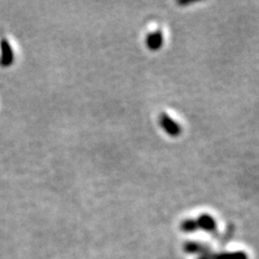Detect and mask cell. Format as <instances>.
I'll use <instances>...</instances> for the list:
<instances>
[{
  "instance_id": "obj_1",
  "label": "cell",
  "mask_w": 259,
  "mask_h": 259,
  "mask_svg": "<svg viewBox=\"0 0 259 259\" xmlns=\"http://www.w3.org/2000/svg\"><path fill=\"white\" fill-rule=\"evenodd\" d=\"M159 123L161 127L163 128V131L169 136L176 137L182 133V128L180 124H178L176 121H174L168 115H166L165 112H162L160 115Z\"/></svg>"
},
{
  "instance_id": "obj_2",
  "label": "cell",
  "mask_w": 259,
  "mask_h": 259,
  "mask_svg": "<svg viewBox=\"0 0 259 259\" xmlns=\"http://www.w3.org/2000/svg\"><path fill=\"white\" fill-rule=\"evenodd\" d=\"M0 65L4 67L10 66L14 61V53L10 42L6 38L0 40Z\"/></svg>"
},
{
  "instance_id": "obj_3",
  "label": "cell",
  "mask_w": 259,
  "mask_h": 259,
  "mask_svg": "<svg viewBox=\"0 0 259 259\" xmlns=\"http://www.w3.org/2000/svg\"><path fill=\"white\" fill-rule=\"evenodd\" d=\"M196 222L198 225V229H202L210 233H215L217 231L216 221L209 214H201Z\"/></svg>"
},
{
  "instance_id": "obj_4",
  "label": "cell",
  "mask_w": 259,
  "mask_h": 259,
  "mask_svg": "<svg viewBox=\"0 0 259 259\" xmlns=\"http://www.w3.org/2000/svg\"><path fill=\"white\" fill-rule=\"evenodd\" d=\"M146 46L151 51H157L163 46V35L160 30H155L149 32L146 37Z\"/></svg>"
},
{
  "instance_id": "obj_5",
  "label": "cell",
  "mask_w": 259,
  "mask_h": 259,
  "mask_svg": "<svg viewBox=\"0 0 259 259\" xmlns=\"http://www.w3.org/2000/svg\"><path fill=\"white\" fill-rule=\"evenodd\" d=\"M184 249L186 250L187 253L190 254H197V253H206V246H204L203 244H201V243L198 242H187L185 243L184 245Z\"/></svg>"
},
{
  "instance_id": "obj_6",
  "label": "cell",
  "mask_w": 259,
  "mask_h": 259,
  "mask_svg": "<svg viewBox=\"0 0 259 259\" xmlns=\"http://www.w3.org/2000/svg\"><path fill=\"white\" fill-rule=\"evenodd\" d=\"M212 259H247V256L243 252H233V253H221L212 254Z\"/></svg>"
},
{
  "instance_id": "obj_7",
  "label": "cell",
  "mask_w": 259,
  "mask_h": 259,
  "mask_svg": "<svg viewBox=\"0 0 259 259\" xmlns=\"http://www.w3.org/2000/svg\"><path fill=\"white\" fill-rule=\"evenodd\" d=\"M181 230L187 233L198 230V225L196 220H185L181 224Z\"/></svg>"
}]
</instances>
